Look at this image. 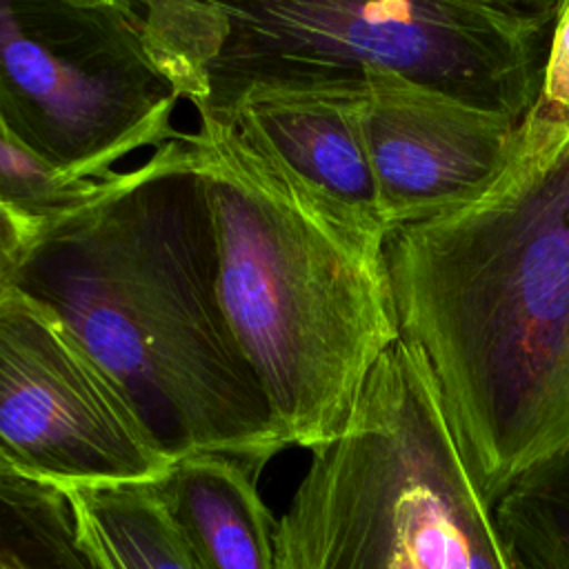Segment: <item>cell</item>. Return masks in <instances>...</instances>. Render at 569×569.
Returning a JSON list of instances; mask_svg holds the SVG:
<instances>
[{
	"instance_id": "d6986e66",
	"label": "cell",
	"mask_w": 569,
	"mask_h": 569,
	"mask_svg": "<svg viewBox=\"0 0 569 569\" xmlns=\"http://www.w3.org/2000/svg\"><path fill=\"white\" fill-rule=\"evenodd\" d=\"M0 476H16V471L9 467V462L0 453Z\"/></svg>"
},
{
	"instance_id": "2e32d148",
	"label": "cell",
	"mask_w": 569,
	"mask_h": 569,
	"mask_svg": "<svg viewBox=\"0 0 569 569\" xmlns=\"http://www.w3.org/2000/svg\"><path fill=\"white\" fill-rule=\"evenodd\" d=\"M38 231L0 204V298L16 289L22 262L33 247Z\"/></svg>"
},
{
	"instance_id": "9a60e30c",
	"label": "cell",
	"mask_w": 569,
	"mask_h": 569,
	"mask_svg": "<svg viewBox=\"0 0 569 569\" xmlns=\"http://www.w3.org/2000/svg\"><path fill=\"white\" fill-rule=\"evenodd\" d=\"M531 113L569 122V2L551 27L542 87Z\"/></svg>"
},
{
	"instance_id": "4fadbf2b",
	"label": "cell",
	"mask_w": 569,
	"mask_h": 569,
	"mask_svg": "<svg viewBox=\"0 0 569 569\" xmlns=\"http://www.w3.org/2000/svg\"><path fill=\"white\" fill-rule=\"evenodd\" d=\"M0 569H100L60 487L0 476Z\"/></svg>"
},
{
	"instance_id": "ac0fdd59",
	"label": "cell",
	"mask_w": 569,
	"mask_h": 569,
	"mask_svg": "<svg viewBox=\"0 0 569 569\" xmlns=\"http://www.w3.org/2000/svg\"><path fill=\"white\" fill-rule=\"evenodd\" d=\"M69 2L87 4V7H98V4H111V2H116V0H69Z\"/></svg>"
},
{
	"instance_id": "e0dca14e",
	"label": "cell",
	"mask_w": 569,
	"mask_h": 569,
	"mask_svg": "<svg viewBox=\"0 0 569 569\" xmlns=\"http://www.w3.org/2000/svg\"><path fill=\"white\" fill-rule=\"evenodd\" d=\"M485 2L509 9L545 29H551L569 0H485Z\"/></svg>"
},
{
	"instance_id": "9c48e42d",
	"label": "cell",
	"mask_w": 569,
	"mask_h": 569,
	"mask_svg": "<svg viewBox=\"0 0 569 569\" xmlns=\"http://www.w3.org/2000/svg\"><path fill=\"white\" fill-rule=\"evenodd\" d=\"M362 93L365 89L251 96L224 122L256 133L307 184L385 242L391 231L367 151Z\"/></svg>"
},
{
	"instance_id": "5bb4252c",
	"label": "cell",
	"mask_w": 569,
	"mask_h": 569,
	"mask_svg": "<svg viewBox=\"0 0 569 569\" xmlns=\"http://www.w3.org/2000/svg\"><path fill=\"white\" fill-rule=\"evenodd\" d=\"M118 178L120 171L98 180H73L16 142L0 124V204L33 227L38 236L102 198Z\"/></svg>"
},
{
	"instance_id": "3957f363",
	"label": "cell",
	"mask_w": 569,
	"mask_h": 569,
	"mask_svg": "<svg viewBox=\"0 0 569 569\" xmlns=\"http://www.w3.org/2000/svg\"><path fill=\"white\" fill-rule=\"evenodd\" d=\"M202 178L218 296L287 447L318 449L349 420L400 336L385 242L238 122L184 133Z\"/></svg>"
},
{
	"instance_id": "ba28073f",
	"label": "cell",
	"mask_w": 569,
	"mask_h": 569,
	"mask_svg": "<svg viewBox=\"0 0 569 569\" xmlns=\"http://www.w3.org/2000/svg\"><path fill=\"white\" fill-rule=\"evenodd\" d=\"M522 120L393 71L365 73L362 127L389 231L465 207L516 153Z\"/></svg>"
},
{
	"instance_id": "7c38bea8",
	"label": "cell",
	"mask_w": 569,
	"mask_h": 569,
	"mask_svg": "<svg viewBox=\"0 0 569 569\" xmlns=\"http://www.w3.org/2000/svg\"><path fill=\"white\" fill-rule=\"evenodd\" d=\"M493 516L513 569H569V449L518 476Z\"/></svg>"
},
{
	"instance_id": "52a82bcc",
	"label": "cell",
	"mask_w": 569,
	"mask_h": 569,
	"mask_svg": "<svg viewBox=\"0 0 569 569\" xmlns=\"http://www.w3.org/2000/svg\"><path fill=\"white\" fill-rule=\"evenodd\" d=\"M0 453L53 487L151 482L171 465L60 316L18 289L0 298Z\"/></svg>"
},
{
	"instance_id": "8fae6325",
	"label": "cell",
	"mask_w": 569,
	"mask_h": 569,
	"mask_svg": "<svg viewBox=\"0 0 569 569\" xmlns=\"http://www.w3.org/2000/svg\"><path fill=\"white\" fill-rule=\"evenodd\" d=\"M78 540L100 569H196L151 482L60 487Z\"/></svg>"
},
{
	"instance_id": "277c9868",
	"label": "cell",
	"mask_w": 569,
	"mask_h": 569,
	"mask_svg": "<svg viewBox=\"0 0 569 569\" xmlns=\"http://www.w3.org/2000/svg\"><path fill=\"white\" fill-rule=\"evenodd\" d=\"M276 569H513L433 371L398 336L273 527Z\"/></svg>"
},
{
	"instance_id": "7a4b0ae2",
	"label": "cell",
	"mask_w": 569,
	"mask_h": 569,
	"mask_svg": "<svg viewBox=\"0 0 569 569\" xmlns=\"http://www.w3.org/2000/svg\"><path fill=\"white\" fill-rule=\"evenodd\" d=\"M16 289L60 316L169 462L220 453L260 471L287 447L220 305L211 211L184 133L42 229Z\"/></svg>"
},
{
	"instance_id": "5b68a950",
	"label": "cell",
	"mask_w": 569,
	"mask_h": 569,
	"mask_svg": "<svg viewBox=\"0 0 569 569\" xmlns=\"http://www.w3.org/2000/svg\"><path fill=\"white\" fill-rule=\"evenodd\" d=\"M240 36L280 91H360L385 69L525 120L551 29L485 0H244Z\"/></svg>"
},
{
	"instance_id": "6da1fadb",
	"label": "cell",
	"mask_w": 569,
	"mask_h": 569,
	"mask_svg": "<svg viewBox=\"0 0 569 569\" xmlns=\"http://www.w3.org/2000/svg\"><path fill=\"white\" fill-rule=\"evenodd\" d=\"M385 262L400 336L493 505L569 449V122L529 111L496 182L391 231Z\"/></svg>"
},
{
	"instance_id": "8992f818",
	"label": "cell",
	"mask_w": 569,
	"mask_h": 569,
	"mask_svg": "<svg viewBox=\"0 0 569 569\" xmlns=\"http://www.w3.org/2000/svg\"><path fill=\"white\" fill-rule=\"evenodd\" d=\"M180 96L131 0H0V124L73 180H98L182 136Z\"/></svg>"
},
{
	"instance_id": "30bf717a",
	"label": "cell",
	"mask_w": 569,
	"mask_h": 569,
	"mask_svg": "<svg viewBox=\"0 0 569 569\" xmlns=\"http://www.w3.org/2000/svg\"><path fill=\"white\" fill-rule=\"evenodd\" d=\"M256 476L236 458L191 453L151 480L196 569H276V525Z\"/></svg>"
}]
</instances>
